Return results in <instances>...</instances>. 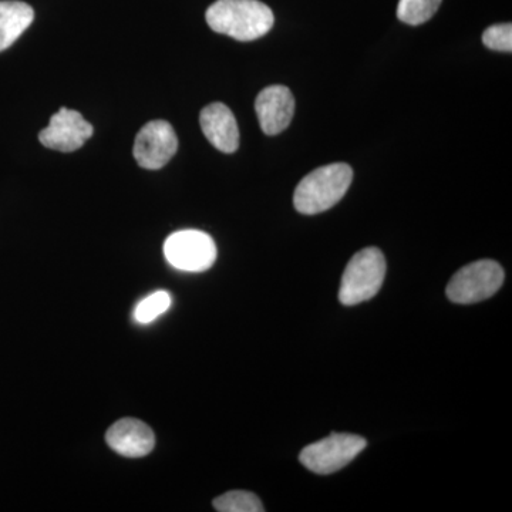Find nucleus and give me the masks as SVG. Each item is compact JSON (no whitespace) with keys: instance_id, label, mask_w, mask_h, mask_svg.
I'll use <instances>...</instances> for the list:
<instances>
[{"instance_id":"2","label":"nucleus","mask_w":512,"mask_h":512,"mask_svg":"<svg viewBox=\"0 0 512 512\" xmlns=\"http://www.w3.org/2000/svg\"><path fill=\"white\" fill-rule=\"evenodd\" d=\"M353 170L348 164L323 165L306 175L296 187L293 204L303 215H315L330 210L348 192Z\"/></svg>"},{"instance_id":"4","label":"nucleus","mask_w":512,"mask_h":512,"mask_svg":"<svg viewBox=\"0 0 512 512\" xmlns=\"http://www.w3.org/2000/svg\"><path fill=\"white\" fill-rule=\"evenodd\" d=\"M504 269L491 259L473 262L461 268L448 282L446 293L451 302L471 305L491 298L503 286Z\"/></svg>"},{"instance_id":"16","label":"nucleus","mask_w":512,"mask_h":512,"mask_svg":"<svg viewBox=\"0 0 512 512\" xmlns=\"http://www.w3.org/2000/svg\"><path fill=\"white\" fill-rule=\"evenodd\" d=\"M483 43L488 49L495 52H512V25L503 23V25L490 26L483 33Z\"/></svg>"},{"instance_id":"5","label":"nucleus","mask_w":512,"mask_h":512,"mask_svg":"<svg viewBox=\"0 0 512 512\" xmlns=\"http://www.w3.org/2000/svg\"><path fill=\"white\" fill-rule=\"evenodd\" d=\"M367 446V441L356 434L333 433L302 450L299 460L315 474H332L342 470Z\"/></svg>"},{"instance_id":"12","label":"nucleus","mask_w":512,"mask_h":512,"mask_svg":"<svg viewBox=\"0 0 512 512\" xmlns=\"http://www.w3.org/2000/svg\"><path fill=\"white\" fill-rule=\"evenodd\" d=\"M35 19L32 6L19 0L0 2V52L12 46Z\"/></svg>"},{"instance_id":"11","label":"nucleus","mask_w":512,"mask_h":512,"mask_svg":"<svg viewBox=\"0 0 512 512\" xmlns=\"http://www.w3.org/2000/svg\"><path fill=\"white\" fill-rule=\"evenodd\" d=\"M202 133L212 146L225 154H232L239 147V128L234 114L225 104L212 103L200 114Z\"/></svg>"},{"instance_id":"15","label":"nucleus","mask_w":512,"mask_h":512,"mask_svg":"<svg viewBox=\"0 0 512 512\" xmlns=\"http://www.w3.org/2000/svg\"><path fill=\"white\" fill-rule=\"evenodd\" d=\"M171 295L165 291L154 292L153 295L147 296L138 303L136 311H134V319L137 320L141 325H147V323L154 322L158 316L163 315L170 309Z\"/></svg>"},{"instance_id":"9","label":"nucleus","mask_w":512,"mask_h":512,"mask_svg":"<svg viewBox=\"0 0 512 512\" xmlns=\"http://www.w3.org/2000/svg\"><path fill=\"white\" fill-rule=\"evenodd\" d=\"M255 111L266 136H276L291 124L295 99L288 87L269 86L256 97Z\"/></svg>"},{"instance_id":"8","label":"nucleus","mask_w":512,"mask_h":512,"mask_svg":"<svg viewBox=\"0 0 512 512\" xmlns=\"http://www.w3.org/2000/svg\"><path fill=\"white\" fill-rule=\"evenodd\" d=\"M93 133L92 124L84 120L79 111L62 107L53 114L49 126L40 131L39 140L50 150L73 153L82 148Z\"/></svg>"},{"instance_id":"7","label":"nucleus","mask_w":512,"mask_h":512,"mask_svg":"<svg viewBox=\"0 0 512 512\" xmlns=\"http://www.w3.org/2000/svg\"><path fill=\"white\" fill-rule=\"evenodd\" d=\"M178 148L177 134L165 120H154L138 131L134 158L141 168L160 170L170 163Z\"/></svg>"},{"instance_id":"1","label":"nucleus","mask_w":512,"mask_h":512,"mask_svg":"<svg viewBox=\"0 0 512 512\" xmlns=\"http://www.w3.org/2000/svg\"><path fill=\"white\" fill-rule=\"evenodd\" d=\"M214 32L239 42L265 36L275 23L274 12L259 0H217L205 13Z\"/></svg>"},{"instance_id":"3","label":"nucleus","mask_w":512,"mask_h":512,"mask_svg":"<svg viewBox=\"0 0 512 512\" xmlns=\"http://www.w3.org/2000/svg\"><path fill=\"white\" fill-rule=\"evenodd\" d=\"M386 276V259L377 248L357 252L342 276L339 301L345 306H355L375 298Z\"/></svg>"},{"instance_id":"14","label":"nucleus","mask_w":512,"mask_h":512,"mask_svg":"<svg viewBox=\"0 0 512 512\" xmlns=\"http://www.w3.org/2000/svg\"><path fill=\"white\" fill-rule=\"evenodd\" d=\"M214 508L220 512H264L258 495L249 491H229L215 498Z\"/></svg>"},{"instance_id":"6","label":"nucleus","mask_w":512,"mask_h":512,"mask_svg":"<svg viewBox=\"0 0 512 512\" xmlns=\"http://www.w3.org/2000/svg\"><path fill=\"white\" fill-rule=\"evenodd\" d=\"M168 264L185 272H204L214 265L217 247L214 239L197 229L174 232L164 244Z\"/></svg>"},{"instance_id":"10","label":"nucleus","mask_w":512,"mask_h":512,"mask_svg":"<svg viewBox=\"0 0 512 512\" xmlns=\"http://www.w3.org/2000/svg\"><path fill=\"white\" fill-rule=\"evenodd\" d=\"M107 444L120 456L146 457L156 446V436L151 427L137 419H121L106 434Z\"/></svg>"},{"instance_id":"13","label":"nucleus","mask_w":512,"mask_h":512,"mask_svg":"<svg viewBox=\"0 0 512 512\" xmlns=\"http://www.w3.org/2000/svg\"><path fill=\"white\" fill-rule=\"evenodd\" d=\"M440 5L441 0H400L397 18L407 25H423L436 15Z\"/></svg>"}]
</instances>
